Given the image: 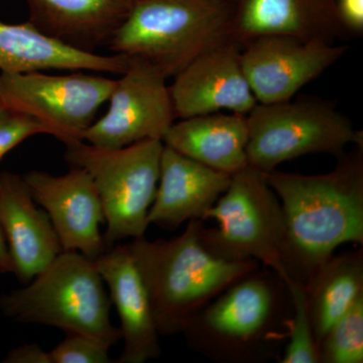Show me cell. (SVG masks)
<instances>
[{"instance_id":"11","label":"cell","mask_w":363,"mask_h":363,"mask_svg":"<svg viewBox=\"0 0 363 363\" xmlns=\"http://www.w3.org/2000/svg\"><path fill=\"white\" fill-rule=\"evenodd\" d=\"M346 45L292 35H262L241 47L240 62L257 102L289 101L347 52Z\"/></svg>"},{"instance_id":"10","label":"cell","mask_w":363,"mask_h":363,"mask_svg":"<svg viewBox=\"0 0 363 363\" xmlns=\"http://www.w3.org/2000/svg\"><path fill=\"white\" fill-rule=\"evenodd\" d=\"M128 63L109 97L108 111L83 135L84 142L121 149L145 140H161L177 118L168 78L152 64Z\"/></svg>"},{"instance_id":"26","label":"cell","mask_w":363,"mask_h":363,"mask_svg":"<svg viewBox=\"0 0 363 363\" xmlns=\"http://www.w3.org/2000/svg\"><path fill=\"white\" fill-rule=\"evenodd\" d=\"M339 21L346 33H363V0H336Z\"/></svg>"},{"instance_id":"30","label":"cell","mask_w":363,"mask_h":363,"mask_svg":"<svg viewBox=\"0 0 363 363\" xmlns=\"http://www.w3.org/2000/svg\"><path fill=\"white\" fill-rule=\"evenodd\" d=\"M220 1H227V2H229V1H230V0H220Z\"/></svg>"},{"instance_id":"16","label":"cell","mask_w":363,"mask_h":363,"mask_svg":"<svg viewBox=\"0 0 363 363\" xmlns=\"http://www.w3.org/2000/svg\"><path fill=\"white\" fill-rule=\"evenodd\" d=\"M230 38L243 47L262 35L333 42L344 37L336 0H230Z\"/></svg>"},{"instance_id":"17","label":"cell","mask_w":363,"mask_h":363,"mask_svg":"<svg viewBox=\"0 0 363 363\" xmlns=\"http://www.w3.org/2000/svg\"><path fill=\"white\" fill-rule=\"evenodd\" d=\"M231 176L205 166L164 145L150 224L175 230L205 215L230 185Z\"/></svg>"},{"instance_id":"1","label":"cell","mask_w":363,"mask_h":363,"mask_svg":"<svg viewBox=\"0 0 363 363\" xmlns=\"http://www.w3.org/2000/svg\"><path fill=\"white\" fill-rule=\"evenodd\" d=\"M278 196L286 236L283 266L286 281L304 286L344 243L363 245V145L338 157L321 175L267 173Z\"/></svg>"},{"instance_id":"5","label":"cell","mask_w":363,"mask_h":363,"mask_svg":"<svg viewBox=\"0 0 363 363\" xmlns=\"http://www.w3.org/2000/svg\"><path fill=\"white\" fill-rule=\"evenodd\" d=\"M111 307L95 260L78 252L60 253L25 288L0 297V310L11 319L90 336L109 348L121 339Z\"/></svg>"},{"instance_id":"7","label":"cell","mask_w":363,"mask_h":363,"mask_svg":"<svg viewBox=\"0 0 363 363\" xmlns=\"http://www.w3.org/2000/svg\"><path fill=\"white\" fill-rule=\"evenodd\" d=\"M217 226L205 227L200 238L216 257L257 260L286 281L283 266L286 226L283 208L267 173L248 166L231 176L230 185L205 215Z\"/></svg>"},{"instance_id":"21","label":"cell","mask_w":363,"mask_h":363,"mask_svg":"<svg viewBox=\"0 0 363 363\" xmlns=\"http://www.w3.org/2000/svg\"><path fill=\"white\" fill-rule=\"evenodd\" d=\"M304 288L318 344L331 325L363 297L362 247L332 255Z\"/></svg>"},{"instance_id":"4","label":"cell","mask_w":363,"mask_h":363,"mask_svg":"<svg viewBox=\"0 0 363 363\" xmlns=\"http://www.w3.org/2000/svg\"><path fill=\"white\" fill-rule=\"evenodd\" d=\"M230 40L229 2L135 0L107 47L113 54L152 64L169 79Z\"/></svg>"},{"instance_id":"14","label":"cell","mask_w":363,"mask_h":363,"mask_svg":"<svg viewBox=\"0 0 363 363\" xmlns=\"http://www.w3.org/2000/svg\"><path fill=\"white\" fill-rule=\"evenodd\" d=\"M0 227L13 274L26 285L64 252L47 212L37 206L23 176L11 172L0 173Z\"/></svg>"},{"instance_id":"9","label":"cell","mask_w":363,"mask_h":363,"mask_svg":"<svg viewBox=\"0 0 363 363\" xmlns=\"http://www.w3.org/2000/svg\"><path fill=\"white\" fill-rule=\"evenodd\" d=\"M104 75L83 71L0 74L2 104L35 117L62 143L82 140L116 86V80Z\"/></svg>"},{"instance_id":"19","label":"cell","mask_w":363,"mask_h":363,"mask_svg":"<svg viewBox=\"0 0 363 363\" xmlns=\"http://www.w3.org/2000/svg\"><path fill=\"white\" fill-rule=\"evenodd\" d=\"M35 28L81 51L107 47L135 0H26Z\"/></svg>"},{"instance_id":"13","label":"cell","mask_w":363,"mask_h":363,"mask_svg":"<svg viewBox=\"0 0 363 363\" xmlns=\"http://www.w3.org/2000/svg\"><path fill=\"white\" fill-rule=\"evenodd\" d=\"M241 48L230 40L191 62L169 85L177 118L224 111L247 116L257 102L240 62Z\"/></svg>"},{"instance_id":"24","label":"cell","mask_w":363,"mask_h":363,"mask_svg":"<svg viewBox=\"0 0 363 363\" xmlns=\"http://www.w3.org/2000/svg\"><path fill=\"white\" fill-rule=\"evenodd\" d=\"M37 135H52L45 124L23 112L0 108V160L26 138Z\"/></svg>"},{"instance_id":"28","label":"cell","mask_w":363,"mask_h":363,"mask_svg":"<svg viewBox=\"0 0 363 363\" xmlns=\"http://www.w3.org/2000/svg\"><path fill=\"white\" fill-rule=\"evenodd\" d=\"M0 272L2 274L13 272V262H11V255H9V247H7L6 238L2 233L1 227H0Z\"/></svg>"},{"instance_id":"8","label":"cell","mask_w":363,"mask_h":363,"mask_svg":"<svg viewBox=\"0 0 363 363\" xmlns=\"http://www.w3.org/2000/svg\"><path fill=\"white\" fill-rule=\"evenodd\" d=\"M247 116L248 164L264 173L306 155L338 159L348 145H363L362 131L335 105L320 98L257 104Z\"/></svg>"},{"instance_id":"27","label":"cell","mask_w":363,"mask_h":363,"mask_svg":"<svg viewBox=\"0 0 363 363\" xmlns=\"http://www.w3.org/2000/svg\"><path fill=\"white\" fill-rule=\"evenodd\" d=\"M6 363H51L49 351H45L38 344H25L9 351L4 360Z\"/></svg>"},{"instance_id":"25","label":"cell","mask_w":363,"mask_h":363,"mask_svg":"<svg viewBox=\"0 0 363 363\" xmlns=\"http://www.w3.org/2000/svg\"><path fill=\"white\" fill-rule=\"evenodd\" d=\"M109 347L82 334H68L65 340L49 351L51 363H111Z\"/></svg>"},{"instance_id":"12","label":"cell","mask_w":363,"mask_h":363,"mask_svg":"<svg viewBox=\"0 0 363 363\" xmlns=\"http://www.w3.org/2000/svg\"><path fill=\"white\" fill-rule=\"evenodd\" d=\"M23 179L33 200L47 212L64 252H78L94 260L105 252L100 233L104 207L84 169L73 167L62 176L32 171Z\"/></svg>"},{"instance_id":"15","label":"cell","mask_w":363,"mask_h":363,"mask_svg":"<svg viewBox=\"0 0 363 363\" xmlns=\"http://www.w3.org/2000/svg\"><path fill=\"white\" fill-rule=\"evenodd\" d=\"M95 264L121 320L123 350L118 362L145 363L161 357L149 293L128 245L106 248Z\"/></svg>"},{"instance_id":"6","label":"cell","mask_w":363,"mask_h":363,"mask_svg":"<svg viewBox=\"0 0 363 363\" xmlns=\"http://www.w3.org/2000/svg\"><path fill=\"white\" fill-rule=\"evenodd\" d=\"M72 167L84 169L94 182L102 207L106 248L125 238H143L160 179L164 143L145 140L121 149H106L84 140L65 143Z\"/></svg>"},{"instance_id":"20","label":"cell","mask_w":363,"mask_h":363,"mask_svg":"<svg viewBox=\"0 0 363 363\" xmlns=\"http://www.w3.org/2000/svg\"><path fill=\"white\" fill-rule=\"evenodd\" d=\"M162 143L184 156L233 176L248 166L247 116L215 112L183 118L172 124Z\"/></svg>"},{"instance_id":"23","label":"cell","mask_w":363,"mask_h":363,"mask_svg":"<svg viewBox=\"0 0 363 363\" xmlns=\"http://www.w3.org/2000/svg\"><path fill=\"white\" fill-rule=\"evenodd\" d=\"M286 286L292 298L293 314L288 339L279 362L319 363L318 344L304 286L294 281H288Z\"/></svg>"},{"instance_id":"29","label":"cell","mask_w":363,"mask_h":363,"mask_svg":"<svg viewBox=\"0 0 363 363\" xmlns=\"http://www.w3.org/2000/svg\"><path fill=\"white\" fill-rule=\"evenodd\" d=\"M1 107H4V104H2L1 95H0V108H1Z\"/></svg>"},{"instance_id":"2","label":"cell","mask_w":363,"mask_h":363,"mask_svg":"<svg viewBox=\"0 0 363 363\" xmlns=\"http://www.w3.org/2000/svg\"><path fill=\"white\" fill-rule=\"evenodd\" d=\"M292 314L286 281L259 267L217 296L182 334L189 348L212 362H279Z\"/></svg>"},{"instance_id":"22","label":"cell","mask_w":363,"mask_h":363,"mask_svg":"<svg viewBox=\"0 0 363 363\" xmlns=\"http://www.w3.org/2000/svg\"><path fill=\"white\" fill-rule=\"evenodd\" d=\"M319 363L363 362V297L318 342Z\"/></svg>"},{"instance_id":"18","label":"cell","mask_w":363,"mask_h":363,"mask_svg":"<svg viewBox=\"0 0 363 363\" xmlns=\"http://www.w3.org/2000/svg\"><path fill=\"white\" fill-rule=\"evenodd\" d=\"M128 63L121 55L84 52L63 44L30 21H0V74L64 70L121 75Z\"/></svg>"},{"instance_id":"3","label":"cell","mask_w":363,"mask_h":363,"mask_svg":"<svg viewBox=\"0 0 363 363\" xmlns=\"http://www.w3.org/2000/svg\"><path fill=\"white\" fill-rule=\"evenodd\" d=\"M202 220L188 222L173 240L136 238L128 247L149 293L160 336L182 333L217 296L260 267L257 260L216 257L200 238Z\"/></svg>"}]
</instances>
